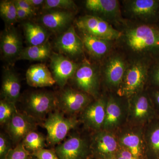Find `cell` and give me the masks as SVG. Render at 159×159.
<instances>
[{"label": "cell", "instance_id": "e575fe53", "mask_svg": "<svg viewBox=\"0 0 159 159\" xmlns=\"http://www.w3.org/2000/svg\"><path fill=\"white\" fill-rule=\"evenodd\" d=\"M148 93L157 116L159 118V89L156 88Z\"/></svg>", "mask_w": 159, "mask_h": 159}, {"label": "cell", "instance_id": "44dd1931", "mask_svg": "<svg viewBox=\"0 0 159 159\" xmlns=\"http://www.w3.org/2000/svg\"><path fill=\"white\" fill-rule=\"evenodd\" d=\"M26 78L27 84L32 87H45L56 84L51 71L42 63L31 66L26 72Z\"/></svg>", "mask_w": 159, "mask_h": 159}, {"label": "cell", "instance_id": "e0dca14e", "mask_svg": "<svg viewBox=\"0 0 159 159\" xmlns=\"http://www.w3.org/2000/svg\"><path fill=\"white\" fill-rule=\"evenodd\" d=\"M127 65L121 55H114L109 58L103 70V81L109 90L116 93L122 82Z\"/></svg>", "mask_w": 159, "mask_h": 159}, {"label": "cell", "instance_id": "d4e9b609", "mask_svg": "<svg viewBox=\"0 0 159 159\" xmlns=\"http://www.w3.org/2000/svg\"><path fill=\"white\" fill-rule=\"evenodd\" d=\"M80 38L84 48L95 58H102L110 51V41L99 38L84 32H81Z\"/></svg>", "mask_w": 159, "mask_h": 159}, {"label": "cell", "instance_id": "ac0fdd59", "mask_svg": "<svg viewBox=\"0 0 159 159\" xmlns=\"http://www.w3.org/2000/svg\"><path fill=\"white\" fill-rule=\"evenodd\" d=\"M55 47L60 54L70 58H75L83 52L82 39L77 34L74 26H71L57 38Z\"/></svg>", "mask_w": 159, "mask_h": 159}, {"label": "cell", "instance_id": "3957f363", "mask_svg": "<svg viewBox=\"0 0 159 159\" xmlns=\"http://www.w3.org/2000/svg\"><path fill=\"white\" fill-rule=\"evenodd\" d=\"M80 122L77 116H69L56 109L50 113L43 125L47 131V142L56 146L62 142L70 132L76 129Z\"/></svg>", "mask_w": 159, "mask_h": 159}, {"label": "cell", "instance_id": "f1b7e54d", "mask_svg": "<svg viewBox=\"0 0 159 159\" xmlns=\"http://www.w3.org/2000/svg\"><path fill=\"white\" fill-rule=\"evenodd\" d=\"M0 14L5 22L12 25L17 20V10L14 1H2L0 3Z\"/></svg>", "mask_w": 159, "mask_h": 159}, {"label": "cell", "instance_id": "d6986e66", "mask_svg": "<svg viewBox=\"0 0 159 159\" xmlns=\"http://www.w3.org/2000/svg\"><path fill=\"white\" fill-rule=\"evenodd\" d=\"M85 6L95 16L108 23H118L121 21L120 6L119 1L116 0H87Z\"/></svg>", "mask_w": 159, "mask_h": 159}, {"label": "cell", "instance_id": "8992f818", "mask_svg": "<svg viewBox=\"0 0 159 159\" xmlns=\"http://www.w3.org/2000/svg\"><path fill=\"white\" fill-rule=\"evenodd\" d=\"M128 99L111 93L107 96L103 130L115 134L127 123Z\"/></svg>", "mask_w": 159, "mask_h": 159}, {"label": "cell", "instance_id": "ffe728a7", "mask_svg": "<svg viewBox=\"0 0 159 159\" xmlns=\"http://www.w3.org/2000/svg\"><path fill=\"white\" fill-rule=\"evenodd\" d=\"M74 17L73 11L57 9L45 13L42 16L41 20L43 25L47 29L57 33L66 29Z\"/></svg>", "mask_w": 159, "mask_h": 159}, {"label": "cell", "instance_id": "9a60e30c", "mask_svg": "<svg viewBox=\"0 0 159 159\" xmlns=\"http://www.w3.org/2000/svg\"><path fill=\"white\" fill-rule=\"evenodd\" d=\"M39 122L25 112H21L17 110L6 125L9 138L14 144L17 145L29 133L36 130Z\"/></svg>", "mask_w": 159, "mask_h": 159}, {"label": "cell", "instance_id": "8fae6325", "mask_svg": "<svg viewBox=\"0 0 159 159\" xmlns=\"http://www.w3.org/2000/svg\"><path fill=\"white\" fill-rule=\"evenodd\" d=\"M72 79L78 90L89 95L94 99L101 96L99 72L89 63H83L79 66Z\"/></svg>", "mask_w": 159, "mask_h": 159}, {"label": "cell", "instance_id": "7a4b0ae2", "mask_svg": "<svg viewBox=\"0 0 159 159\" xmlns=\"http://www.w3.org/2000/svg\"><path fill=\"white\" fill-rule=\"evenodd\" d=\"M149 70L147 60H135L127 65L122 82L116 93L129 99L145 90L149 78Z\"/></svg>", "mask_w": 159, "mask_h": 159}, {"label": "cell", "instance_id": "277c9868", "mask_svg": "<svg viewBox=\"0 0 159 159\" xmlns=\"http://www.w3.org/2000/svg\"><path fill=\"white\" fill-rule=\"evenodd\" d=\"M59 159H93L90 135L78 131L70 134L67 138L53 148Z\"/></svg>", "mask_w": 159, "mask_h": 159}, {"label": "cell", "instance_id": "2e32d148", "mask_svg": "<svg viewBox=\"0 0 159 159\" xmlns=\"http://www.w3.org/2000/svg\"><path fill=\"white\" fill-rule=\"evenodd\" d=\"M50 58V68L53 77L57 85L64 89L69 80L74 77L79 66L60 53H53Z\"/></svg>", "mask_w": 159, "mask_h": 159}, {"label": "cell", "instance_id": "d6a6232c", "mask_svg": "<svg viewBox=\"0 0 159 159\" xmlns=\"http://www.w3.org/2000/svg\"><path fill=\"white\" fill-rule=\"evenodd\" d=\"M11 148L9 138L1 133L0 134V159H6L7 154Z\"/></svg>", "mask_w": 159, "mask_h": 159}, {"label": "cell", "instance_id": "60d3db41", "mask_svg": "<svg viewBox=\"0 0 159 159\" xmlns=\"http://www.w3.org/2000/svg\"><path fill=\"white\" fill-rule=\"evenodd\" d=\"M31 159H38L37 158H36V157L33 156V155H32V158H31Z\"/></svg>", "mask_w": 159, "mask_h": 159}, {"label": "cell", "instance_id": "484cf974", "mask_svg": "<svg viewBox=\"0 0 159 159\" xmlns=\"http://www.w3.org/2000/svg\"><path fill=\"white\" fill-rule=\"evenodd\" d=\"M24 30L29 46L41 45L47 43L48 33L42 26L31 22H27L24 24Z\"/></svg>", "mask_w": 159, "mask_h": 159}, {"label": "cell", "instance_id": "d590c367", "mask_svg": "<svg viewBox=\"0 0 159 159\" xmlns=\"http://www.w3.org/2000/svg\"><path fill=\"white\" fill-rule=\"evenodd\" d=\"M14 2L16 6L27 11L31 16L35 14V9L29 4L27 0H16Z\"/></svg>", "mask_w": 159, "mask_h": 159}, {"label": "cell", "instance_id": "ba28073f", "mask_svg": "<svg viewBox=\"0 0 159 159\" xmlns=\"http://www.w3.org/2000/svg\"><path fill=\"white\" fill-rule=\"evenodd\" d=\"M76 26L81 32L108 41L119 40L122 31H118L105 20L95 15H85L77 20Z\"/></svg>", "mask_w": 159, "mask_h": 159}, {"label": "cell", "instance_id": "5bb4252c", "mask_svg": "<svg viewBox=\"0 0 159 159\" xmlns=\"http://www.w3.org/2000/svg\"><path fill=\"white\" fill-rule=\"evenodd\" d=\"M125 11L135 19L154 24L159 21V0L125 1Z\"/></svg>", "mask_w": 159, "mask_h": 159}, {"label": "cell", "instance_id": "83f0119b", "mask_svg": "<svg viewBox=\"0 0 159 159\" xmlns=\"http://www.w3.org/2000/svg\"><path fill=\"white\" fill-rule=\"evenodd\" d=\"M47 137L36 130L32 131L26 136L22 141L23 145L31 154L45 148Z\"/></svg>", "mask_w": 159, "mask_h": 159}, {"label": "cell", "instance_id": "603a6c76", "mask_svg": "<svg viewBox=\"0 0 159 159\" xmlns=\"http://www.w3.org/2000/svg\"><path fill=\"white\" fill-rule=\"evenodd\" d=\"M146 154L148 159L159 158V118L157 117L144 128Z\"/></svg>", "mask_w": 159, "mask_h": 159}, {"label": "cell", "instance_id": "4fadbf2b", "mask_svg": "<svg viewBox=\"0 0 159 159\" xmlns=\"http://www.w3.org/2000/svg\"><path fill=\"white\" fill-rule=\"evenodd\" d=\"M107 96L101 95L94 99L80 114L79 120L91 134L102 130L105 122Z\"/></svg>", "mask_w": 159, "mask_h": 159}, {"label": "cell", "instance_id": "30bf717a", "mask_svg": "<svg viewBox=\"0 0 159 159\" xmlns=\"http://www.w3.org/2000/svg\"><path fill=\"white\" fill-rule=\"evenodd\" d=\"M57 99V109L69 116H77L94 100L89 95L71 88L63 89Z\"/></svg>", "mask_w": 159, "mask_h": 159}, {"label": "cell", "instance_id": "f35d334b", "mask_svg": "<svg viewBox=\"0 0 159 159\" xmlns=\"http://www.w3.org/2000/svg\"><path fill=\"white\" fill-rule=\"evenodd\" d=\"M16 5V4H15ZM17 10V20H23L26 19L28 18L31 17V16L29 13L23 10L18 6L16 5Z\"/></svg>", "mask_w": 159, "mask_h": 159}, {"label": "cell", "instance_id": "8d00e7d4", "mask_svg": "<svg viewBox=\"0 0 159 159\" xmlns=\"http://www.w3.org/2000/svg\"><path fill=\"white\" fill-rule=\"evenodd\" d=\"M114 159H139L133 155L128 151L120 148Z\"/></svg>", "mask_w": 159, "mask_h": 159}, {"label": "cell", "instance_id": "f546056e", "mask_svg": "<svg viewBox=\"0 0 159 159\" xmlns=\"http://www.w3.org/2000/svg\"><path fill=\"white\" fill-rule=\"evenodd\" d=\"M16 104L2 99L0 101V124L6 125L11 120L16 111Z\"/></svg>", "mask_w": 159, "mask_h": 159}, {"label": "cell", "instance_id": "4dcf8cb0", "mask_svg": "<svg viewBox=\"0 0 159 159\" xmlns=\"http://www.w3.org/2000/svg\"><path fill=\"white\" fill-rule=\"evenodd\" d=\"M42 6L44 10L62 9L73 11L77 9V6L72 0H46Z\"/></svg>", "mask_w": 159, "mask_h": 159}, {"label": "cell", "instance_id": "7402d4cb", "mask_svg": "<svg viewBox=\"0 0 159 159\" xmlns=\"http://www.w3.org/2000/svg\"><path fill=\"white\" fill-rule=\"evenodd\" d=\"M21 40L16 30L12 27L6 28L1 38V50L6 59L17 58L22 50Z\"/></svg>", "mask_w": 159, "mask_h": 159}, {"label": "cell", "instance_id": "52a82bcc", "mask_svg": "<svg viewBox=\"0 0 159 159\" xmlns=\"http://www.w3.org/2000/svg\"><path fill=\"white\" fill-rule=\"evenodd\" d=\"M144 128L125 124L115 134L120 147L139 159H148L146 154Z\"/></svg>", "mask_w": 159, "mask_h": 159}, {"label": "cell", "instance_id": "4316f807", "mask_svg": "<svg viewBox=\"0 0 159 159\" xmlns=\"http://www.w3.org/2000/svg\"><path fill=\"white\" fill-rule=\"evenodd\" d=\"M51 49L48 43L38 46H29L23 49L17 58L18 60H28L42 61L50 58Z\"/></svg>", "mask_w": 159, "mask_h": 159}, {"label": "cell", "instance_id": "7c38bea8", "mask_svg": "<svg viewBox=\"0 0 159 159\" xmlns=\"http://www.w3.org/2000/svg\"><path fill=\"white\" fill-rule=\"evenodd\" d=\"M93 159H114L120 147L115 134L102 130L90 134Z\"/></svg>", "mask_w": 159, "mask_h": 159}, {"label": "cell", "instance_id": "b9f144b4", "mask_svg": "<svg viewBox=\"0 0 159 159\" xmlns=\"http://www.w3.org/2000/svg\"><path fill=\"white\" fill-rule=\"evenodd\" d=\"M158 159H159V158H158Z\"/></svg>", "mask_w": 159, "mask_h": 159}, {"label": "cell", "instance_id": "836d02e7", "mask_svg": "<svg viewBox=\"0 0 159 159\" xmlns=\"http://www.w3.org/2000/svg\"><path fill=\"white\" fill-rule=\"evenodd\" d=\"M32 155L38 159H59L54 148H43L34 152Z\"/></svg>", "mask_w": 159, "mask_h": 159}, {"label": "cell", "instance_id": "cb8c5ba5", "mask_svg": "<svg viewBox=\"0 0 159 159\" xmlns=\"http://www.w3.org/2000/svg\"><path fill=\"white\" fill-rule=\"evenodd\" d=\"M20 89V83L16 74L10 70L5 72L1 90L2 99L16 104L19 99Z\"/></svg>", "mask_w": 159, "mask_h": 159}, {"label": "cell", "instance_id": "5b68a950", "mask_svg": "<svg viewBox=\"0 0 159 159\" xmlns=\"http://www.w3.org/2000/svg\"><path fill=\"white\" fill-rule=\"evenodd\" d=\"M127 123L143 126L157 118L149 93L145 90L128 99Z\"/></svg>", "mask_w": 159, "mask_h": 159}, {"label": "cell", "instance_id": "74e56055", "mask_svg": "<svg viewBox=\"0 0 159 159\" xmlns=\"http://www.w3.org/2000/svg\"><path fill=\"white\" fill-rule=\"evenodd\" d=\"M151 81L156 88L159 89V61L155 66L152 71Z\"/></svg>", "mask_w": 159, "mask_h": 159}, {"label": "cell", "instance_id": "9c48e42d", "mask_svg": "<svg viewBox=\"0 0 159 159\" xmlns=\"http://www.w3.org/2000/svg\"><path fill=\"white\" fill-rule=\"evenodd\" d=\"M25 108L26 113L39 122L57 109V96L47 91L33 92L26 99Z\"/></svg>", "mask_w": 159, "mask_h": 159}, {"label": "cell", "instance_id": "6da1fadb", "mask_svg": "<svg viewBox=\"0 0 159 159\" xmlns=\"http://www.w3.org/2000/svg\"><path fill=\"white\" fill-rule=\"evenodd\" d=\"M122 33L119 39L131 53L145 58H159V26L140 24L126 28Z\"/></svg>", "mask_w": 159, "mask_h": 159}, {"label": "cell", "instance_id": "ab89813d", "mask_svg": "<svg viewBox=\"0 0 159 159\" xmlns=\"http://www.w3.org/2000/svg\"><path fill=\"white\" fill-rule=\"evenodd\" d=\"M27 1L35 9L40 6H43L45 2L43 0H27Z\"/></svg>", "mask_w": 159, "mask_h": 159}, {"label": "cell", "instance_id": "1f68e13d", "mask_svg": "<svg viewBox=\"0 0 159 159\" xmlns=\"http://www.w3.org/2000/svg\"><path fill=\"white\" fill-rule=\"evenodd\" d=\"M32 154L25 148L21 142L9 151L6 159H31Z\"/></svg>", "mask_w": 159, "mask_h": 159}]
</instances>
